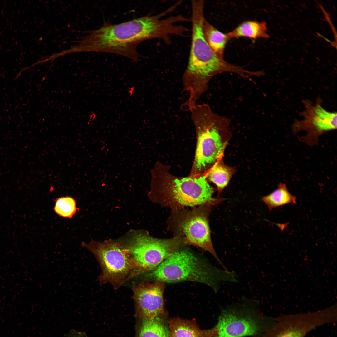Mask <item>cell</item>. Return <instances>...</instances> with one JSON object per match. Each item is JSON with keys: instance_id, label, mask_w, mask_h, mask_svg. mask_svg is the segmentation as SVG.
I'll return each instance as SVG.
<instances>
[{"instance_id": "obj_2", "label": "cell", "mask_w": 337, "mask_h": 337, "mask_svg": "<svg viewBox=\"0 0 337 337\" xmlns=\"http://www.w3.org/2000/svg\"><path fill=\"white\" fill-rule=\"evenodd\" d=\"M204 1H191L192 40L188 61L182 78L183 90L188 92V101L196 103L208 90L210 80L216 75L225 72L249 77L252 72L242 67L226 62L218 57L205 38L203 29Z\"/></svg>"}, {"instance_id": "obj_3", "label": "cell", "mask_w": 337, "mask_h": 337, "mask_svg": "<svg viewBox=\"0 0 337 337\" xmlns=\"http://www.w3.org/2000/svg\"><path fill=\"white\" fill-rule=\"evenodd\" d=\"M155 280L175 283L194 281L206 285L216 293L223 281L237 282V276L214 266L207 260L187 249L178 250L165 259L149 274Z\"/></svg>"}, {"instance_id": "obj_19", "label": "cell", "mask_w": 337, "mask_h": 337, "mask_svg": "<svg viewBox=\"0 0 337 337\" xmlns=\"http://www.w3.org/2000/svg\"><path fill=\"white\" fill-rule=\"evenodd\" d=\"M55 212L59 215L71 218L79 209L76 207L75 200L69 197L60 198L56 201L54 208Z\"/></svg>"}, {"instance_id": "obj_14", "label": "cell", "mask_w": 337, "mask_h": 337, "mask_svg": "<svg viewBox=\"0 0 337 337\" xmlns=\"http://www.w3.org/2000/svg\"><path fill=\"white\" fill-rule=\"evenodd\" d=\"M138 318L136 337H171L165 315L153 318Z\"/></svg>"}, {"instance_id": "obj_7", "label": "cell", "mask_w": 337, "mask_h": 337, "mask_svg": "<svg viewBox=\"0 0 337 337\" xmlns=\"http://www.w3.org/2000/svg\"><path fill=\"white\" fill-rule=\"evenodd\" d=\"M81 246L90 251L100 265V280L109 282L115 288L124 282L132 270L139 268L129 252L120 242L91 240L88 244L82 242Z\"/></svg>"}, {"instance_id": "obj_5", "label": "cell", "mask_w": 337, "mask_h": 337, "mask_svg": "<svg viewBox=\"0 0 337 337\" xmlns=\"http://www.w3.org/2000/svg\"><path fill=\"white\" fill-rule=\"evenodd\" d=\"M259 307L257 300L244 297L222 309L215 326L218 334L214 337H252L268 330L275 318L263 314Z\"/></svg>"}, {"instance_id": "obj_18", "label": "cell", "mask_w": 337, "mask_h": 337, "mask_svg": "<svg viewBox=\"0 0 337 337\" xmlns=\"http://www.w3.org/2000/svg\"><path fill=\"white\" fill-rule=\"evenodd\" d=\"M232 170L222 163L215 164L208 175L209 180L217 186L220 193L228 184L232 175Z\"/></svg>"}, {"instance_id": "obj_16", "label": "cell", "mask_w": 337, "mask_h": 337, "mask_svg": "<svg viewBox=\"0 0 337 337\" xmlns=\"http://www.w3.org/2000/svg\"><path fill=\"white\" fill-rule=\"evenodd\" d=\"M203 34L206 40L219 58L224 59L226 45L230 39L227 33H224L217 29L205 19L203 26Z\"/></svg>"}, {"instance_id": "obj_17", "label": "cell", "mask_w": 337, "mask_h": 337, "mask_svg": "<svg viewBox=\"0 0 337 337\" xmlns=\"http://www.w3.org/2000/svg\"><path fill=\"white\" fill-rule=\"evenodd\" d=\"M296 197L290 193L286 185L281 183H279L276 189L261 199L270 211L274 208L286 204H296Z\"/></svg>"}, {"instance_id": "obj_12", "label": "cell", "mask_w": 337, "mask_h": 337, "mask_svg": "<svg viewBox=\"0 0 337 337\" xmlns=\"http://www.w3.org/2000/svg\"><path fill=\"white\" fill-rule=\"evenodd\" d=\"M180 227L188 242L209 252L224 269L227 270L213 247L208 222L205 215L196 212L188 215L182 221Z\"/></svg>"}, {"instance_id": "obj_13", "label": "cell", "mask_w": 337, "mask_h": 337, "mask_svg": "<svg viewBox=\"0 0 337 337\" xmlns=\"http://www.w3.org/2000/svg\"><path fill=\"white\" fill-rule=\"evenodd\" d=\"M169 325L171 337H214L218 333L215 326L209 330L200 329L194 319L175 317L170 320Z\"/></svg>"}, {"instance_id": "obj_10", "label": "cell", "mask_w": 337, "mask_h": 337, "mask_svg": "<svg viewBox=\"0 0 337 337\" xmlns=\"http://www.w3.org/2000/svg\"><path fill=\"white\" fill-rule=\"evenodd\" d=\"M302 102L305 107L300 115L302 119L295 120L291 127L292 131L296 134L305 131V135L300 139L309 146L316 145L320 135L336 129L337 113L325 110L319 98L315 105L309 100H304Z\"/></svg>"}, {"instance_id": "obj_6", "label": "cell", "mask_w": 337, "mask_h": 337, "mask_svg": "<svg viewBox=\"0 0 337 337\" xmlns=\"http://www.w3.org/2000/svg\"><path fill=\"white\" fill-rule=\"evenodd\" d=\"M158 177L160 190L180 206H193L222 200L213 198L214 189L205 176L178 178L160 167Z\"/></svg>"}, {"instance_id": "obj_4", "label": "cell", "mask_w": 337, "mask_h": 337, "mask_svg": "<svg viewBox=\"0 0 337 337\" xmlns=\"http://www.w3.org/2000/svg\"><path fill=\"white\" fill-rule=\"evenodd\" d=\"M189 111L198 134L193 167L198 173L215 163L222 155L225 145L220 132L229 120L214 113L205 103L196 104Z\"/></svg>"}, {"instance_id": "obj_9", "label": "cell", "mask_w": 337, "mask_h": 337, "mask_svg": "<svg viewBox=\"0 0 337 337\" xmlns=\"http://www.w3.org/2000/svg\"><path fill=\"white\" fill-rule=\"evenodd\" d=\"M274 325L264 333L252 337H305L322 325L335 322L336 312L327 310L313 313L282 315L275 318Z\"/></svg>"}, {"instance_id": "obj_15", "label": "cell", "mask_w": 337, "mask_h": 337, "mask_svg": "<svg viewBox=\"0 0 337 337\" xmlns=\"http://www.w3.org/2000/svg\"><path fill=\"white\" fill-rule=\"evenodd\" d=\"M267 27L265 22L247 21L243 22L231 32L227 33L231 39L233 38L247 37L256 39L267 38Z\"/></svg>"}, {"instance_id": "obj_8", "label": "cell", "mask_w": 337, "mask_h": 337, "mask_svg": "<svg viewBox=\"0 0 337 337\" xmlns=\"http://www.w3.org/2000/svg\"><path fill=\"white\" fill-rule=\"evenodd\" d=\"M121 243L129 252L141 272L153 270L181 248L183 242L174 238L159 239L139 232H131Z\"/></svg>"}, {"instance_id": "obj_1", "label": "cell", "mask_w": 337, "mask_h": 337, "mask_svg": "<svg viewBox=\"0 0 337 337\" xmlns=\"http://www.w3.org/2000/svg\"><path fill=\"white\" fill-rule=\"evenodd\" d=\"M170 13L167 9L156 15H147L119 24L105 22L100 28L88 32V35L80 41L79 50L114 53L137 61L140 57L137 49L140 43L158 39L169 44L170 36L178 34L179 28L176 17L162 19Z\"/></svg>"}, {"instance_id": "obj_11", "label": "cell", "mask_w": 337, "mask_h": 337, "mask_svg": "<svg viewBox=\"0 0 337 337\" xmlns=\"http://www.w3.org/2000/svg\"><path fill=\"white\" fill-rule=\"evenodd\" d=\"M165 283L156 280L152 283H142L133 286L137 318H153L165 315L163 296Z\"/></svg>"}]
</instances>
